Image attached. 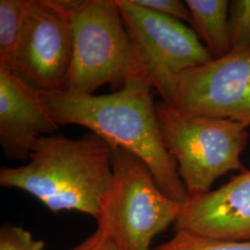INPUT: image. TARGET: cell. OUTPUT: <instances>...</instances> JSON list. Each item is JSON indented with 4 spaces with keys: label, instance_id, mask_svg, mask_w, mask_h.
Here are the masks:
<instances>
[{
    "label": "cell",
    "instance_id": "3",
    "mask_svg": "<svg viewBox=\"0 0 250 250\" xmlns=\"http://www.w3.org/2000/svg\"><path fill=\"white\" fill-rule=\"evenodd\" d=\"M71 20L72 61L61 92L93 95L104 84L120 89L129 77L147 74L116 0H72Z\"/></svg>",
    "mask_w": 250,
    "mask_h": 250
},
{
    "label": "cell",
    "instance_id": "11",
    "mask_svg": "<svg viewBox=\"0 0 250 250\" xmlns=\"http://www.w3.org/2000/svg\"><path fill=\"white\" fill-rule=\"evenodd\" d=\"M192 25L213 59L230 53L229 4L227 0H187Z\"/></svg>",
    "mask_w": 250,
    "mask_h": 250
},
{
    "label": "cell",
    "instance_id": "13",
    "mask_svg": "<svg viewBox=\"0 0 250 250\" xmlns=\"http://www.w3.org/2000/svg\"><path fill=\"white\" fill-rule=\"evenodd\" d=\"M152 250H250V242L225 241L187 231H175L170 240Z\"/></svg>",
    "mask_w": 250,
    "mask_h": 250
},
{
    "label": "cell",
    "instance_id": "6",
    "mask_svg": "<svg viewBox=\"0 0 250 250\" xmlns=\"http://www.w3.org/2000/svg\"><path fill=\"white\" fill-rule=\"evenodd\" d=\"M134 52L162 101L171 104L179 76L213 57L194 30L182 21L116 0Z\"/></svg>",
    "mask_w": 250,
    "mask_h": 250
},
{
    "label": "cell",
    "instance_id": "1",
    "mask_svg": "<svg viewBox=\"0 0 250 250\" xmlns=\"http://www.w3.org/2000/svg\"><path fill=\"white\" fill-rule=\"evenodd\" d=\"M153 88L150 77L144 73L129 77L122 88L108 95L55 92L41 97L58 125L83 126L112 147L132 152L148 166L164 194L184 203L188 191L163 142Z\"/></svg>",
    "mask_w": 250,
    "mask_h": 250
},
{
    "label": "cell",
    "instance_id": "5",
    "mask_svg": "<svg viewBox=\"0 0 250 250\" xmlns=\"http://www.w3.org/2000/svg\"><path fill=\"white\" fill-rule=\"evenodd\" d=\"M112 186L97 219L120 250H152L153 239L175 224L182 204L164 194L148 166L125 148L112 147Z\"/></svg>",
    "mask_w": 250,
    "mask_h": 250
},
{
    "label": "cell",
    "instance_id": "14",
    "mask_svg": "<svg viewBox=\"0 0 250 250\" xmlns=\"http://www.w3.org/2000/svg\"><path fill=\"white\" fill-rule=\"evenodd\" d=\"M228 23L231 51L250 45V0L230 2Z\"/></svg>",
    "mask_w": 250,
    "mask_h": 250
},
{
    "label": "cell",
    "instance_id": "15",
    "mask_svg": "<svg viewBox=\"0 0 250 250\" xmlns=\"http://www.w3.org/2000/svg\"><path fill=\"white\" fill-rule=\"evenodd\" d=\"M45 243L35 239L21 226L3 224L0 228V250H44Z\"/></svg>",
    "mask_w": 250,
    "mask_h": 250
},
{
    "label": "cell",
    "instance_id": "9",
    "mask_svg": "<svg viewBox=\"0 0 250 250\" xmlns=\"http://www.w3.org/2000/svg\"><path fill=\"white\" fill-rule=\"evenodd\" d=\"M174 226L215 239L250 242V170L215 190L188 196Z\"/></svg>",
    "mask_w": 250,
    "mask_h": 250
},
{
    "label": "cell",
    "instance_id": "17",
    "mask_svg": "<svg viewBox=\"0 0 250 250\" xmlns=\"http://www.w3.org/2000/svg\"><path fill=\"white\" fill-rule=\"evenodd\" d=\"M71 250H120L115 241L103 230L97 228L84 241Z\"/></svg>",
    "mask_w": 250,
    "mask_h": 250
},
{
    "label": "cell",
    "instance_id": "16",
    "mask_svg": "<svg viewBox=\"0 0 250 250\" xmlns=\"http://www.w3.org/2000/svg\"><path fill=\"white\" fill-rule=\"evenodd\" d=\"M134 4L144 9L153 10L192 24L191 12L186 2L180 0H132Z\"/></svg>",
    "mask_w": 250,
    "mask_h": 250
},
{
    "label": "cell",
    "instance_id": "10",
    "mask_svg": "<svg viewBox=\"0 0 250 250\" xmlns=\"http://www.w3.org/2000/svg\"><path fill=\"white\" fill-rule=\"evenodd\" d=\"M60 128L41 94L0 66V146L10 161L29 160L36 141Z\"/></svg>",
    "mask_w": 250,
    "mask_h": 250
},
{
    "label": "cell",
    "instance_id": "4",
    "mask_svg": "<svg viewBox=\"0 0 250 250\" xmlns=\"http://www.w3.org/2000/svg\"><path fill=\"white\" fill-rule=\"evenodd\" d=\"M156 110L163 142L177 163L188 197L211 190L229 171L246 170L241 155L249 141L248 126L184 112L163 101Z\"/></svg>",
    "mask_w": 250,
    "mask_h": 250
},
{
    "label": "cell",
    "instance_id": "12",
    "mask_svg": "<svg viewBox=\"0 0 250 250\" xmlns=\"http://www.w3.org/2000/svg\"><path fill=\"white\" fill-rule=\"evenodd\" d=\"M28 0L0 1V66L8 67L18 45Z\"/></svg>",
    "mask_w": 250,
    "mask_h": 250
},
{
    "label": "cell",
    "instance_id": "8",
    "mask_svg": "<svg viewBox=\"0 0 250 250\" xmlns=\"http://www.w3.org/2000/svg\"><path fill=\"white\" fill-rule=\"evenodd\" d=\"M170 105L250 127V45L183 72Z\"/></svg>",
    "mask_w": 250,
    "mask_h": 250
},
{
    "label": "cell",
    "instance_id": "7",
    "mask_svg": "<svg viewBox=\"0 0 250 250\" xmlns=\"http://www.w3.org/2000/svg\"><path fill=\"white\" fill-rule=\"evenodd\" d=\"M72 0H28L8 68L40 94L61 92L72 61ZM4 67V66H2Z\"/></svg>",
    "mask_w": 250,
    "mask_h": 250
},
{
    "label": "cell",
    "instance_id": "2",
    "mask_svg": "<svg viewBox=\"0 0 250 250\" xmlns=\"http://www.w3.org/2000/svg\"><path fill=\"white\" fill-rule=\"evenodd\" d=\"M112 146L94 133L72 139L45 135L26 164L0 170V186L36 197L52 212L76 210L99 218L112 186Z\"/></svg>",
    "mask_w": 250,
    "mask_h": 250
}]
</instances>
